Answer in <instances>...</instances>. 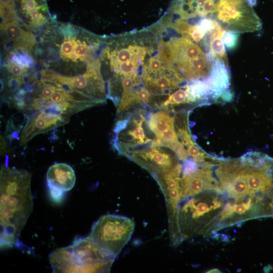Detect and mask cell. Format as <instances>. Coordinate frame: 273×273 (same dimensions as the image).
<instances>
[{
    "label": "cell",
    "instance_id": "7",
    "mask_svg": "<svg viewBox=\"0 0 273 273\" xmlns=\"http://www.w3.org/2000/svg\"><path fill=\"white\" fill-rule=\"evenodd\" d=\"M18 21L29 30L42 27L51 19L47 0H15Z\"/></svg>",
    "mask_w": 273,
    "mask_h": 273
},
{
    "label": "cell",
    "instance_id": "29",
    "mask_svg": "<svg viewBox=\"0 0 273 273\" xmlns=\"http://www.w3.org/2000/svg\"><path fill=\"white\" fill-rule=\"evenodd\" d=\"M51 198L55 202H60L63 198L64 191L56 187L48 186Z\"/></svg>",
    "mask_w": 273,
    "mask_h": 273
},
{
    "label": "cell",
    "instance_id": "16",
    "mask_svg": "<svg viewBox=\"0 0 273 273\" xmlns=\"http://www.w3.org/2000/svg\"><path fill=\"white\" fill-rule=\"evenodd\" d=\"M222 38L219 37L211 38L207 55L210 58L219 61L228 66L226 51Z\"/></svg>",
    "mask_w": 273,
    "mask_h": 273
},
{
    "label": "cell",
    "instance_id": "32",
    "mask_svg": "<svg viewBox=\"0 0 273 273\" xmlns=\"http://www.w3.org/2000/svg\"><path fill=\"white\" fill-rule=\"evenodd\" d=\"M219 270L217 269H213L212 270H209V271H208L207 272H219Z\"/></svg>",
    "mask_w": 273,
    "mask_h": 273
},
{
    "label": "cell",
    "instance_id": "14",
    "mask_svg": "<svg viewBox=\"0 0 273 273\" xmlns=\"http://www.w3.org/2000/svg\"><path fill=\"white\" fill-rule=\"evenodd\" d=\"M140 80L137 74L123 76L121 78V85L123 89L122 96L120 102L118 112H122L127 110L133 103L134 94L133 89Z\"/></svg>",
    "mask_w": 273,
    "mask_h": 273
},
{
    "label": "cell",
    "instance_id": "22",
    "mask_svg": "<svg viewBox=\"0 0 273 273\" xmlns=\"http://www.w3.org/2000/svg\"><path fill=\"white\" fill-rule=\"evenodd\" d=\"M239 37L238 32L228 31L223 35L222 40L227 49L232 50L237 46Z\"/></svg>",
    "mask_w": 273,
    "mask_h": 273
},
{
    "label": "cell",
    "instance_id": "21",
    "mask_svg": "<svg viewBox=\"0 0 273 273\" xmlns=\"http://www.w3.org/2000/svg\"><path fill=\"white\" fill-rule=\"evenodd\" d=\"M6 70L11 75L10 77L18 79L24 80L27 75V68L15 62H7Z\"/></svg>",
    "mask_w": 273,
    "mask_h": 273
},
{
    "label": "cell",
    "instance_id": "24",
    "mask_svg": "<svg viewBox=\"0 0 273 273\" xmlns=\"http://www.w3.org/2000/svg\"><path fill=\"white\" fill-rule=\"evenodd\" d=\"M187 147V151L188 155L192 157L196 162H201L204 160L205 158V154L200 151L194 143L190 145Z\"/></svg>",
    "mask_w": 273,
    "mask_h": 273
},
{
    "label": "cell",
    "instance_id": "25",
    "mask_svg": "<svg viewBox=\"0 0 273 273\" xmlns=\"http://www.w3.org/2000/svg\"><path fill=\"white\" fill-rule=\"evenodd\" d=\"M172 26L177 31L183 34H186L187 36L189 37L188 33L191 25L187 21L184 19H178Z\"/></svg>",
    "mask_w": 273,
    "mask_h": 273
},
{
    "label": "cell",
    "instance_id": "20",
    "mask_svg": "<svg viewBox=\"0 0 273 273\" xmlns=\"http://www.w3.org/2000/svg\"><path fill=\"white\" fill-rule=\"evenodd\" d=\"M14 2L15 0H1V17L2 20H16L17 21Z\"/></svg>",
    "mask_w": 273,
    "mask_h": 273
},
{
    "label": "cell",
    "instance_id": "8",
    "mask_svg": "<svg viewBox=\"0 0 273 273\" xmlns=\"http://www.w3.org/2000/svg\"><path fill=\"white\" fill-rule=\"evenodd\" d=\"M132 159L156 175L172 170L177 165L171 154L152 147L148 150L136 152Z\"/></svg>",
    "mask_w": 273,
    "mask_h": 273
},
{
    "label": "cell",
    "instance_id": "2",
    "mask_svg": "<svg viewBox=\"0 0 273 273\" xmlns=\"http://www.w3.org/2000/svg\"><path fill=\"white\" fill-rule=\"evenodd\" d=\"M115 257L88 236L76 239L69 246L55 250L49 259L53 272H107Z\"/></svg>",
    "mask_w": 273,
    "mask_h": 273
},
{
    "label": "cell",
    "instance_id": "3",
    "mask_svg": "<svg viewBox=\"0 0 273 273\" xmlns=\"http://www.w3.org/2000/svg\"><path fill=\"white\" fill-rule=\"evenodd\" d=\"M134 229L132 219L106 214L94 223L89 236L102 249L116 256L131 238Z\"/></svg>",
    "mask_w": 273,
    "mask_h": 273
},
{
    "label": "cell",
    "instance_id": "30",
    "mask_svg": "<svg viewBox=\"0 0 273 273\" xmlns=\"http://www.w3.org/2000/svg\"><path fill=\"white\" fill-rule=\"evenodd\" d=\"M251 206V200L249 199L247 202H242L235 205V212L238 214H243L249 210Z\"/></svg>",
    "mask_w": 273,
    "mask_h": 273
},
{
    "label": "cell",
    "instance_id": "15",
    "mask_svg": "<svg viewBox=\"0 0 273 273\" xmlns=\"http://www.w3.org/2000/svg\"><path fill=\"white\" fill-rule=\"evenodd\" d=\"M174 118L164 111L152 113L148 120V126L156 136L173 126Z\"/></svg>",
    "mask_w": 273,
    "mask_h": 273
},
{
    "label": "cell",
    "instance_id": "28",
    "mask_svg": "<svg viewBox=\"0 0 273 273\" xmlns=\"http://www.w3.org/2000/svg\"><path fill=\"white\" fill-rule=\"evenodd\" d=\"M198 164L197 162L192 159L185 161L183 168V175L192 174L198 170Z\"/></svg>",
    "mask_w": 273,
    "mask_h": 273
},
{
    "label": "cell",
    "instance_id": "12",
    "mask_svg": "<svg viewBox=\"0 0 273 273\" xmlns=\"http://www.w3.org/2000/svg\"><path fill=\"white\" fill-rule=\"evenodd\" d=\"M247 181L250 193H259L263 195L273 187V179L262 161L257 168L247 167Z\"/></svg>",
    "mask_w": 273,
    "mask_h": 273
},
{
    "label": "cell",
    "instance_id": "6",
    "mask_svg": "<svg viewBox=\"0 0 273 273\" xmlns=\"http://www.w3.org/2000/svg\"><path fill=\"white\" fill-rule=\"evenodd\" d=\"M69 117L50 110H42L33 113L28 118L22 130L20 138L21 144L24 145L35 135L67 123Z\"/></svg>",
    "mask_w": 273,
    "mask_h": 273
},
{
    "label": "cell",
    "instance_id": "23",
    "mask_svg": "<svg viewBox=\"0 0 273 273\" xmlns=\"http://www.w3.org/2000/svg\"><path fill=\"white\" fill-rule=\"evenodd\" d=\"M150 100V93L147 88L142 87L134 94V103H148Z\"/></svg>",
    "mask_w": 273,
    "mask_h": 273
},
{
    "label": "cell",
    "instance_id": "27",
    "mask_svg": "<svg viewBox=\"0 0 273 273\" xmlns=\"http://www.w3.org/2000/svg\"><path fill=\"white\" fill-rule=\"evenodd\" d=\"M188 36L194 41L199 42L205 36V35L201 31L199 24L191 25L188 33Z\"/></svg>",
    "mask_w": 273,
    "mask_h": 273
},
{
    "label": "cell",
    "instance_id": "9",
    "mask_svg": "<svg viewBox=\"0 0 273 273\" xmlns=\"http://www.w3.org/2000/svg\"><path fill=\"white\" fill-rule=\"evenodd\" d=\"M1 30L3 34L13 43L15 49L21 52L30 53L36 44L35 35L24 29L16 20H2Z\"/></svg>",
    "mask_w": 273,
    "mask_h": 273
},
{
    "label": "cell",
    "instance_id": "19",
    "mask_svg": "<svg viewBox=\"0 0 273 273\" xmlns=\"http://www.w3.org/2000/svg\"><path fill=\"white\" fill-rule=\"evenodd\" d=\"M158 52L159 57L165 64L171 67L174 63V56L171 43L161 40L158 43Z\"/></svg>",
    "mask_w": 273,
    "mask_h": 273
},
{
    "label": "cell",
    "instance_id": "1",
    "mask_svg": "<svg viewBox=\"0 0 273 273\" xmlns=\"http://www.w3.org/2000/svg\"><path fill=\"white\" fill-rule=\"evenodd\" d=\"M31 174L2 165L0 173L1 247H13L33 210Z\"/></svg>",
    "mask_w": 273,
    "mask_h": 273
},
{
    "label": "cell",
    "instance_id": "11",
    "mask_svg": "<svg viewBox=\"0 0 273 273\" xmlns=\"http://www.w3.org/2000/svg\"><path fill=\"white\" fill-rule=\"evenodd\" d=\"M75 180L73 169L66 163L54 164L47 171L48 186L57 188L64 192L69 191L73 188Z\"/></svg>",
    "mask_w": 273,
    "mask_h": 273
},
{
    "label": "cell",
    "instance_id": "31",
    "mask_svg": "<svg viewBox=\"0 0 273 273\" xmlns=\"http://www.w3.org/2000/svg\"><path fill=\"white\" fill-rule=\"evenodd\" d=\"M6 143L4 137H1V153L4 154L6 151Z\"/></svg>",
    "mask_w": 273,
    "mask_h": 273
},
{
    "label": "cell",
    "instance_id": "13",
    "mask_svg": "<svg viewBox=\"0 0 273 273\" xmlns=\"http://www.w3.org/2000/svg\"><path fill=\"white\" fill-rule=\"evenodd\" d=\"M206 80L212 94L215 96L221 95L230 85V75L227 66L219 61L214 60L210 75Z\"/></svg>",
    "mask_w": 273,
    "mask_h": 273
},
{
    "label": "cell",
    "instance_id": "10",
    "mask_svg": "<svg viewBox=\"0 0 273 273\" xmlns=\"http://www.w3.org/2000/svg\"><path fill=\"white\" fill-rule=\"evenodd\" d=\"M216 184L208 169H198L192 174L183 175L180 180L181 196L186 198L198 194L206 189H216Z\"/></svg>",
    "mask_w": 273,
    "mask_h": 273
},
{
    "label": "cell",
    "instance_id": "4",
    "mask_svg": "<svg viewBox=\"0 0 273 273\" xmlns=\"http://www.w3.org/2000/svg\"><path fill=\"white\" fill-rule=\"evenodd\" d=\"M214 20L225 30L253 32L261 28V21L247 0H215Z\"/></svg>",
    "mask_w": 273,
    "mask_h": 273
},
{
    "label": "cell",
    "instance_id": "5",
    "mask_svg": "<svg viewBox=\"0 0 273 273\" xmlns=\"http://www.w3.org/2000/svg\"><path fill=\"white\" fill-rule=\"evenodd\" d=\"M51 80L90 98L96 104L103 103L106 99L104 81L101 71H87L74 76L56 74Z\"/></svg>",
    "mask_w": 273,
    "mask_h": 273
},
{
    "label": "cell",
    "instance_id": "18",
    "mask_svg": "<svg viewBox=\"0 0 273 273\" xmlns=\"http://www.w3.org/2000/svg\"><path fill=\"white\" fill-rule=\"evenodd\" d=\"M190 101L189 85L185 89H179L170 95L167 100L161 104L162 107L184 104Z\"/></svg>",
    "mask_w": 273,
    "mask_h": 273
},
{
    "label": "cell",
    "instance_id": "26",
    "mask_svg": "<svg viewBox=\"0 0 273 273\" xmlns=\"http://www.w3.org/2000/svg\"><path fill=\"white\" fill-rule=\"evenodd\" d=\"M167 148L171 149L176 154L178 158L181 160L186 159L188 156L187 151H186L182 144L179 141L170 145Z\"/></svg>",
    "mask_w": 273,
    "mask_h": 273
},
{
    "label": "cell",
    "instance_id": "17",
    "mask_svg": "<svg viewBox=\"0 0 273 273\" xmlns=\"http://www.w3.org/2000/svg\"><path fill=\"white\" fill-rule=\"evenodd\" d=\"M145 118L141 115L140 119H134L133 121L136 127L129 130L127 135L131 138V141H134L136 144H145L149 141L145 134L144 129L142 127V123Z\"/></svg>",
    "mask_w": 273,
    "mask_h": 273
}]
</instances>
